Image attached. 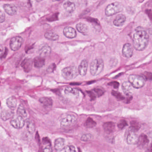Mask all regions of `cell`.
<instances>
[{"instance_id": "28", "label": "cell", "mask_w": 152, "mask_h": 152, "mask_svg": "<svg viewBox=\"0 0 152 152\" xmlns=\"http://www.w3.org/2000/svg\"><path fill=\"white\" fill-rule=\"evenodd\" d=\"M39 102L45 107L51 106L53 103L51 98L47 97H42L39 99Z\"/></svg>"}, {"instance_id": "9", "label": "cell", "mask_w": 152, "mask_h": 152, "mask_svg": "<svg viewBox=\"0 0 152 152\" xmlns=\"http://www.w3.org/2000/svg\"><path fill=\"white\" fill-rule=\"evenodd\" d=\"M139 137L136 134L135 131L129 129L128 134L127 136V142L129 145H135L137 143Z\"/></svg>"}, {"instance_id": "12", "label": "cell", "mask_w": 152, "mask_h": 152, "mask_svg": "<svg viewBox=\"0 0 152 152\" xmlns=\"http://www.w3.org/2000/svg\"><path fill=\"white\" fill-rule=\"evenodd\" d=\"M149 143V138L146 135L144 134H142L140 135L138 138V141L137 142L138 146L140 148L143 149L147 147Z\"/></svg>"}, {"instance_id": "11", "label": "cell", "mask_w": 152, "mask_h": 152, "mask_svg": "<svg viewBox=\"0 0 152 152\" xmlns=\"http://www.w3.org/2000/svg\"><path fill=\"white\" fill-rule=\"evenodd\" d=\"M5 12L10 16L16 15L18 12V8L16 5L13 4H4L3 6Z\"/></svg>"}, {"instance_id": "19", "label": "cell", "mask_w": 152, "mask_h": 152, "mask_svg": "<svg viewBox=\"0 0 152 152\" xmlns=\"http://www.w3.org/2000/svg\"><path fill=\"white\" fill-rule=\"evenodd\" d=\"M103 128L105 133L111 134L114 132L115 129V124L113 122H106L104 123Z\"/></svg>"}, {"instance_id": "35", "label": "cell", "mask_w": 152, "mask_h": 152, "mask_svg": "<svg viewBox=\"0 0 152 152\" xmlns=\"http://www.w3.org/2000/svg\"><path fill=\"white\" fill-rule=\"evenodd\" d=\"M93 138V136L91 134H85L82 136L81 137V140L84 142H88L90 141Z\"/></svg>"}, {"instance_id": "30", "label": "cell", "mask_w": 152, "mask_h": 152, "mask_svg": "<svg viewBox=\"0 0 152 152\" xmlns=\"http://www.w3.org/2000/svg\"><path fill=\"white\" fill-rule=\"evenodd\" d=\"M96 123L93 119L90 118H88L86 120L84 126L87 128H93L96 126Z\"/></svg>"}, {"instance_id": "42", "label": "cell", "mask_w": 152, "mask_h": 152, "mask_svg": "<svg viewBox=\"0 0 152 152\" xmlns=\"http://www.w3.org/2000/svg\"><path fill=\"white\" fill-rule=\"evenodd\" d=\"M88 94L89 95V97L91 98V100H94L95 99L96 97V95L94 93V91H87Z\"/></svg>"}, {"instance_id": "43", "label": "cell", "mask_w": 152, "mask_h": 152, "mask_svg": "<svg viewBox=\"0 0 152 152\" xmlns=\"http://www.w3.org/2000/svg\"><path fill=\"white\" fill-rule=\"evenodd\" d=\"M44 152H53L51 145H48L45 148Z\"/></svg>"}, {"instance_id": "27", "label": "cell", "mask_w": 152, "mask_h": 152, "mask_svg": "<svg viewBox=\"0 0 152 152\" xmlns=\"http://www.w3.org/2000/svg\"><path fill=\"white\" fill-rule=\"evenodd\" d=\"M65 10L69 12H72L75 10V3L70 1H67L63 5Z\"/></svg>"}, {"instance_id": "24", "label": "cell", "mask_w": 152, "mask_h": 152, "mask_svg": "<svg viewBox=\"0 0 152 152\" xmlns=\"http://www.w3.org/2000/svg\"><path fill=\"white\" fill-rule=\"evenodd\" d=\"M34 63L36 68H40L42 67L45 64V59L41 56L36 57L34 59Z\"/></svg>"}, {"instance_id": "48", "label": "cell", "mask_w": 152, "mask_h": 152, "mask_svg": "<svg viewBox=\"0 0 152 152\" xmlns=\"http://www.w3.org/2000/svg\"><path fill=\"white\" fill-rule=\"evenodd\" d=\"M53 1H61V0H52Z\"/></svg>"}, {"instance_id": "31", "label": "cell", "mask_w": 152, "mask_h": 152, "mask_svg": "<svg viewBox=\"0 0 152 152\" xmlns=\"http://www.w3.org/2000/svg\"><path fill=\"white\" fill-rule=\"evenodd\" d=\"M17 114L19 116H21L23 118H26L27 117V113L26 111L25 110V108L21 105H20L18 107V110H17Z\"/></svg>"}, {"instance_id": "23", "label": "cell", "mask_w": 152, "mask_h": 152, "mask_svg": "<svg viewBox=\"0 0 152 152\" xmlns=\"http://www.w3.org/2000/svg\"><path fill=\"white\" fill-rule=\"evenodd\" d=\"M7 106L10 110H14L16 109L17 105V100L14 96L9 97L6 100Z\"/></svg>"}, {"instance_id": "45", "label": "cell", "mask_w": 152, "mask_h": 152, "mask_svg": "<svg viewBox=\"0 0 152 152\" xmlns=\"http://www.w3.org/2000/svg\"><path fill=\"white\" fill-rule=\"evenodd\" d=\"M145 152H152V145L148 147Z\"/></svg>"}, {"instance_id": "40", "label": "cell", "mask_w": 152, "mask_h": 152, "mask_svg": "<svg viewBox=\"0 0 152 152\" xmlns=\"http://www.w3.org/2000/svg\"><path fill=\"white\" fill-rule=\"evenodd\" d=\"M108 85L110 86H112L114 88H118L119 86V83L117 81H113V82H110Z\"/></svg>"}, {"instance_id": "5", "label": "cell", "mask_w": 152, "mask_h": 152, "mask_svg": "<svg viewBox=\"0 0 152 152\" xmlns=\"http://www.w3.org/2000/svg\"><path fill=\"white\" fill-rule=\"evenodd\" d=\"M123 10V5L122 4L118 2L113 3L108 5L105 9V15L111 16L122 11Z\"/></svg>"}, {"instance_id": "39", "label": "cell", "mask_w": 152, "mask_h": 152, "mask_svg": "<svg viewBox=\"0 0 152 152\" xmlns=\"http://www.w3.org/2000/svg\"><path fill=\"white\" fill-rule=\"evenodd\" d=\"M145 78L149 80H152V73L151 72H145L144 74Z\"/></svg>"}, {"instance_id": "32", "label": "cell", "mask_w": 152, "mask_h": 152, "mask_svg": "<svg viewBox=\"0 0 152 152\" xmlns=\"http://www.w3.org/2000/svg\"><path fill=\"white\" fill-rule=\"evenodd\" d=\"M130 125H131V126L129 129H132L133 131H135V132L139 130L141 128V125H140V123L138 121H131Z\"/></svg>"}, {"instance_id": "21", "label": "cell", "mask_w": 152, "mask_h": 152, "mask_svg": "<svg viewBox=\"0 0 152 152\" xmlns=\"http://www.w3.org/2000/svg\"><path fill=\"white\" fill-rule=\"evenodd\" d=\"M51 53L50 47L47 45H43L39 50V53L41 57H46L49 56Z\"/></svg>"}, {"instance_id": "46", "label": "cell", "mask_w": 152, "mask_h": 152, "mask_svg": "<svg viewBox=\"0 0 152 152\" xmlns=\"http://www.w3.org/2000/svg\"><path fill=\"white\" fill-rule=\"evenodd\" d=\"M148 137H149V138L152 140V131H151V132L148 133Z\"/></svg>"}, {"instance_id": "3", "label": "cell", "mask_w": 152, "mask_h": 152, "mask_svg": "<svg viewBox=\"0 0 152 152\" xmlns=\"http://www.w3.org/2000/svg\"><path fill=\"white\" fill-rule=\"evenodd\" d=\"M78 74V69L75 66H71L65 68L61 71L62 77L68 80L75 78Z\"/></svg>"}, {"instance_id": "47", "label": "cell", "mask_w": 152, "mask_h": 152, "mask_svg": "<svg viewBox=\"0 0 152 152\" xmlns=\"http://www.w3.org/2000/svg\"><path fill=\"white\" fill-rule=\"evenodd\" d=\"M35 1L37 2H41L42 1H43V0H35Z\"/></svg>"}, {"instance_id": "22", "label": "cell", "mask_w": 152, "mask_h": 152, "mask_svg": "<svg viewBox=\"0 0 152 152\" xmlns=\"http://www.w3.org/2000/svg\"><path fill=\"white\" fill-rule=\"evenodd\" d=\"M126 20V17L123 14L118 15L113 20V24L116 26H123Z\"/></svg>"}, {"instance_id": "10", "label": "cell", "mask_w": 152, "mask_h": 152, "mask_svg": "<svg viewBox=\"0 0 152 152\" xmlns=\"http://www.w3.org/2000/svg\"><path fill=\"white\" fill-rule=\"evenodd\" d=\"M133 46L130 43L126 44L123 46L122 54L125 58H131L133 55Z\"/></svg>"}, {"instance_id": "38", "label": "cell", "mask_w": 152, "mask_h": 152, "mask_svg": "<svg viewBox=\"0 0 152 152\" xmlns=\"http://www.w3.org/2000/svg\"><path fill=\"white\" fill-rule=\"evenodd\" d=\"M56 68V66L54 63L50 64L47 69V71L49 73L53 72Z\"/></svg>"}, {"instance_id": "15", "label": "cell", "mask_w": 152, "mask_h": 152, "mask_svg": "<svg viewBox=\"0 0 152 152\" xmlns=\"http://www.w3.org/2000/svg\"><path fill=\"white\" fill-rule=\"evenodd\" d=\"M132 86L129 81H125L122 83V88L123 92L126 95L130 96L133 93V87Z\"/></svg>"}, {"instance_id": "8", "label": "cell", "mask_w": 152, "mask_h": 152, "mask_svg": "<svg viewBox=\"0 0 152 152\" xmlns=\"http://www.w3.org/2000/svg\"><path fill=\"white\" fill-rule=\"evenodd\" d=\"M10 124L16 129H20L25 126V121L24 118L19 115L13 116L10 121Z\"/></svg>"}, {"instance_id": "33", "label": "cell", "mask_w": 152, "mask_h": 152, "mask_svg": "<svg viewBox=\"0 0 152 152\" xmlns=\"http://www.w3.org/2000/svg\"><path fill=\"white\" fill-rule=\"evenodd\" d=\"M111 93L112 94L113 96H115L119 101L123 100L125 99V97L123 95H122L121 93H119L118 92H117V91H115V90H113Z\"/></svg>"}, {"instance_id": "2", "label": "cell", "mask_w": 152, "mask_h": 152, "mask_svg": "<svg viewBox=\"0 0 152 152\" xmlns=\"http://www.w3.org/2000/svg\"><path fill=\"white\" fill-rule=\"evenodd\" d=\"M104 63L102 59H96L90 64V72L93 76H97L100 75L103 70Z\"/></svg>"}, {"instance_id": "18", "label": "cell", "mask_w": 152, "mask_h": 152, "mask_svg": "<svg viewBox=\"0 0 152 152\" xmlns=\"http://www.w3.org/2000/svg\"><path fill=\"white\" fill-rule=\"evenodd\" d=\"M88 66V63L87 61L86 60H83L82 61L81 63L80 64L79 66L78 72L79 74L81 76H85L86 75L87 71Z\"/></svg>"}, {"instance_id": "7", "label": "cell", "mask_w": 152, "mask_h": 152, "mask_svg": "<svg viewBox=\"0 0 152 152\" xmlns=\"http://www.w3.org/2000/svg\"><path fill=\"white\" fill-rule=\"evenodd\" d=\"M23 43V39L21 37H14L10 41V48L14 51L18 50L22 46Z\"/></svg>"}, {"instance_id": "16", "label": "cell", "mask_w": 152, "mask_h": 152, "mask_svg": "<svg viewBox=\"0 0 152 152\" xmlns=\"http://www.w3.org/2000/svg\"><path fill=\"white\" fill-rule=\"evenodd\" d=\"M65 140L62 137L57 138L54 142V148L58 151L63 150L65 148Z\"/></svg>"}, {"instance_id": "14", "label": "cell", "mask_w": 152, "mask_h": 152, "mask_svg": "<svg viewBox=\"0 0 152 152\" xmlns=\"http://www.w3.org/2000/svg\"><path fill=\"white\" fill-rule=\"evenodd\" d=\"M64 92H65V94L69 97L76 98L78 97L79 96V92L77 89L70 87H66Z\"/></svg>"}, {"instance_id": "29", "label": "cell", "mask_w": 152, "mask_h": 152, "mask_svg": "<svg viewBox=\"0 0 152 152\" xmlns=\"http://www.w3.org/2000/svg\"><path fill=\"white\" fill-rule=\"evenodd\" d=\"M45 37L46 39L50 41H56L59 39L58 34L53 32H47L45 34Z\"/></svg>"}, {"instance_id": "4", "label": "cell", "mask_w": 152, "mask_h": 152, "mask_svg": "<svg viewBox=\"0 0 152 152\" xmlns=\"http://www.w3.org/2000/svg\"><path fill=\"white\" fill-rule=\"evenodd\" d=\"M129 81L133 87L140 88H142L145 85V79L143 76L132 75L129 76Z\"/></svg>"}, {"instance_id": "37", "label": "cell", "mask_w": 152, "mask_h": 152, "mask_svg": "<svg viewBox=\"0 0 152 152\" xmlns=\"http://www.w3.org/2000/svg\"><path fill=\"white\" fill-rule=\"evenodd\" d=\"M65 152H77L76 148L73 145H69L65 147Z\"/></svg>"}, {"instance_id": "44", "label": "cell", "mask_w": 152, "mask_h": 152, "mask_svg": "<svg viewBox=\"0 0 152 152\" xmlns=\"http://www.w3.org/2000/svg\"><path fill=\"white\" fill-rule=\"evenodd\" d=\"M4 52V50L3 47L0 45V56L3 55Z\"/></svg>"}, {"instance_id": "34", "label": "cell", "mask_w": 152, "mask_h": 152, "mask_svg": "<svg viewBox=\"0 0 152 152\" xmlns=\"http://www.w3.org/2000/svg\"><path fill=\"white\" fill-rule=\"evenodd\" d=\"M127 126V122L125 120H121L118 124V128L120 129H123Z\"/></svg>"}, {"instance_id": "26", "label": "cell", "mask_w": 152, "mask_h": 152, "mask_svg": "<svg viewBox=\"0 0 152 152\" xmlns=\"http://www.w3.org/2000/svg\"><path fill=\"white\" fill-rule=\"evenodd\" d=\"M26 127L28 132L30 134H33L34 132L35 127L34 122L31 120L27 119L26 121Z\"/></svg>"}, {"instance_id": "41", "label": "cell", "mask_w": 152, "mask_h": 152, "mask_svg": "<svg viewBox=\"0 0 152 152\" xmlns=\"http://www.w3.org/2000/svg\"><path fill=\"white\" fill-rule=\"evenodd\" d=\"M5 18V14L3 12L0 10V23L4 22Z\"/></svg>"}, {"instance_id": "13", "label": "cell", "mask_w": 152, "mask_h": 152, "mask_svg": "<svg viewBox=\"0 0 152 152\" xmlns=\"http://www.w3.org/2000/svg\"><path fill=\"white\" fill-rule=\"evenodd\" d=\"M64 35L68 38H75L77 36L75 29L71 27H66L63 30Z\"/></svg>"}, {"instance_id": "20", "label": "cell", "mask_w": 152, "mask_h": 152, "mask_svg": "<svg viewBox=\"0 0 152 152\" xmlns=\"http://www.w3.org/2000/svg\"><path fill=\"white\" fill-rule=\"evenodd\" d=\"M14 113L12 110H4L1 113V118L4 121L12 118L14 116Z\"/></svg>"}, {"instance_id": "1", "label": "cell", "mask_w": 152, "mask_h": 152, "mask_svg": "<svg viewBox=\"0 0 152 152\" xmlns=\"http://www.w3.org/2000/svg\"><path fill=\"white\" fill-rule=\"evenodd\" d=\"M149 42V34L145 29L142 27L137 28L133 37V46L135 49L144 50L148 46Z\"/></svg>"}, {"instance_id": "36", "label": "cell", "mask_w": 152, "mask_h": 152, "mask_svg": "<svg viewBox=\"0 0 152 152\" xmlns=\"http://www.w3.org/2000/svg\"><path fill=\"white\" fill-rule=\"evenodd\" d=\"M93 91L95 94L96 96H97L98 97H100V96H102L104 93V91H103V90L99 88H94Z\"/></svg>"}, {"instance_id": "25", "label": "cell", "mask_w": 152, "mask_h": 152, "mask_svg": "<svg viewBox=\"0 0 152 152\" xmlns=\"http://www.w3.org/2000/svg\"><path fill=\"white\" fill-rule=\"evenodd\" d=\"M76 28L77 31L84 35H87L88 32V27L86 25L80 23L77 24Z\"/></svg>"}, {"instance_id": "17", "label": "cell", "mask_w": 152, "mask_h": 152, "mask_svg": "<svg viewBox=\"0 0 152 152\" xmlns=\"http://www.w3.org/2000/svg\"><path fill=\"white\" fill-rule=\"evenodd\" d=\"M33 62V60L30 58H26L24 60L21 66L25 72L28 73L31 70Z\"/></svg>"}, {"instance_id": "6", "label": "cell", "mask_w": 152, "mask_h": 152, "mask_svg": "<svg viewBox=\"0 0 152 152\" xmlns=\"http://www.w3.org/2000/svg\"><path fill=\"white\" fill-rule=\"evenodd\" d=\"M77 118L74 115H68L62 119L61 126L63 129H67L73 126L77 123Z\"/></svg>"}]
</instances>
